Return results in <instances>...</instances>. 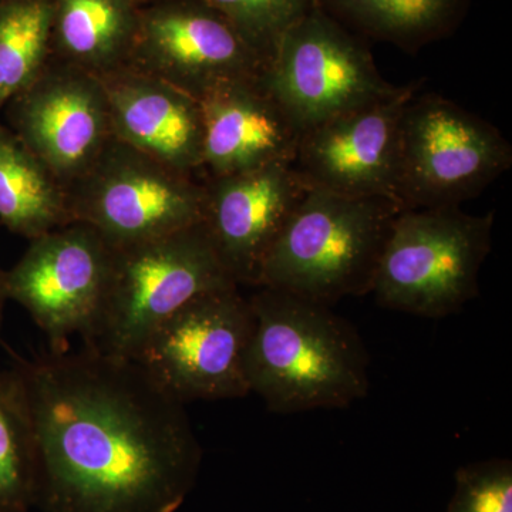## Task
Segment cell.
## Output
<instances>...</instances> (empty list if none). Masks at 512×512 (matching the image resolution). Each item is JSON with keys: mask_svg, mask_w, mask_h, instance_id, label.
Listing matches in <instances>:
<instances>
[{"mask_svg": "<svg viewBox=\"0 0 512 512\" xmlns=\"http://www.w3.org/2000/svg\"><path fill=\"white\" fill-rule=\"evenodd\" d=\"M37 443L35 508L43 512H177L202 448L185 404L134 360L47 350L15 365Z\"/></svg>", "mask_w": 512, "mask_h": 512, "instance_id": "1", "label": "cell"}, {"mask_svg": "<svg viewBox=\"0 0 512 512\" xmlns=\"http://www.w3.org/2000/svg\"><path fill=\"white\" fill-rule=\"evenodd\" d=\"M247 353L249 392L276 414L345 409L370 389V357L359 332L328 305L258 286Z\"/></svg>", "mask_w": 512, "mask_h": 512, "instance_id": "2", "label": "cell"}, {"mask_svg": "<svg viewBox=\"0 0 512 512\" xmlns=\"http://www.w3.org/2000/svg\"><path fill=\"white\" fill-rule=\"evenodd\" d=\"M400 211L387 198L345 197L309 188L266 256L258 286L328 306L369 295Z\"/></svg>", "mask_w": 512, "mask_h": 512, "instance_id": "3", "label": "cell"}, {"mask_svg": "<svg viewBox=\"0 0 512 512\" xmlns=\"http://www.w3.org/2000/svg\"><path fill=\"white\" fill-rule=\"evenodd\" d=\"M229 288L239 286L202 222L114 249L99 320L84 346L133 360L156 329L192 299Z\"/></svg>", "mask_w": 512, "mask_h": 512, "instance_id": "4", "label": "cell"}, {"mask_svg": "<svg viewBox=\"0 0 512 512\" xmlns=\"http://www.w3.org/2000/svg\"><path fill=\"white\" fill-rule=\"evenodd\" d=\"M494 214L461 207L400 211L377 266L372 295L390 311L443 319L480 293Z\"/></svg>", "mask_w": 512, "mask_h": 512, "instance_id": "5", "label": "cell"}, {"mask_svg": "<svg viewBox=\"0 0 512 512\" xmlns=\"http://www.w3.org/2000/svg\"><path fill=\"white\" fill-rule=\"evenodd\" d=\"M512 146L490 121L437 93L414 94L400 120V210L461 207L510 171Z\"/></svg>", "mask_w": 512, "mask_h": 512, "instance_id": "6", "label": "cell"}, {"mask_svg": "<svg viewBox=\"0 0 512 512\" xmlns=\"http://www.w3.org/2000/svg\"><path fill=\"white\" fill-rule=\"evenodd\" d=\"M261 82L302 134L402 90L380 74L365 39L320 5L285 33Z\"/></svg>", "mask_w": 512, "mask_h": 512, "instance_id": "7", "label": "cell"}, {"mask_svg": "<svg viewBox=\"0 0 512 512\" xmlns=\"http://www.w3.org/2000/svg\"><path fill=\"white\" fill-rule=\"evenodd\" d=\"M254 325L239 288L204 293L165 320L133 360L185 406L242 399L251 394L247 353Z\"/></svg>", "mask_w": 512, "mask_h": 512, "instance_id": "8", "label": "cell"}, {"mask_svg": "<svg viewBox=\"0 0 512 512\" xmlns=\"http://www.w3.org/2000/svg\"><path fill=\"white\" fill-rule=\"evenodd\" d=\"M66 194L70 220L92 225L114 249L174 234L204 218V178L114 138Z\"/></svg>", "mask_w": 512, "mask_h": 512, "instance_id": "9", "label": "cell"}, {"mask_svg": "<svg viewBox=\"0 0 512 512\" xmlns=\"http://www.w3.org/2000/svg\"><path fill=\"white\" fill-rule=\"evenodd\" d=\"M114 249L86 222L70 221L29 241L5 271L8 301L19 303L45 333L49 350L92 335L109 285Z\"/></svg>", "mask_w": 512, "mask_h": 512, "instance_id": "10", "label": "cell"}, {"mask_svg": "<svg viewBox=\"0 0 512 512\" xmlns=\"http://www.w3.org/2000/svg\"><path fill=\"white\" fill-rule=\"evenodd\" d=\"M127 66L200 101L218 87L261 76L264 62L218 10L201 0L140 6Z\"/></svg>", "mask_w": 512, "mask_h": 512, "instance_id": "11", "label": "cell"}, {"mask_svg": "<svg viewBox=\"0 0 512 512\" xmlns=\"http://www.w3.org/2000/svg\"><path fill=\"white\" fill-rule=\"evenodd\" d=\"M2 113L6 126L64 191L93 167L113 140L109 101L99 76L55 59Z\"/></svg>", "mask_w": 512, "mask_h": 512, "instance_id": "12", "label": "cell"}, {"mask_svg": "<svg viewBox=\"0 0 512 512\" xmlns=\"http://www.w3.org/2000/svg\"><path fill=\"white\" fill-rule=\"evenodd\" d=\"M421 84H403L390 99L306 130L292 164L306 185L345 197L394 201L400 120Z\"/></svg>", "mask_w": 512, "mask_h": 512, "instance_id": "13", "label": "cell"}, {"mask_svg": "<svg viewBox=\"0 0 512 512\" xmlns=\"http://www.w3.org/2000/svg\"><path fill=\"white\" fill-rule=\"evenodd\" d=\"M202 224L235 284H259L276 239L299 207L308 185L292 164L204 178Z\"/></svg>", "mask_w": 512, "mask_h": 512, "instance_id": "14", "label": "cell"}, {"mask_svg": "<svg viewBox=\"0 0 512 512\" xmlns=\"http://www.w3.org/2000/svg\"><path fill=\"white\" fill-rule=\"evenodd\" d=\"M200 104L202 178L295 161L301 130L266 90L261 76L218 87Z\"/></svg>", "mask_w": 512, "mask_h": 512, "instance_id": "15", "label": "cell"}, {"mask_svg": "<svg viewBox=\"0 0 512 512\" xmlns=\"http://www.w3.org/2000/svg\"><path fill=\"white\" fill-rule=\"evenodd\" d=\"M114 140L201 177L204 123L200 101L171 84L123 66L99 76Z\"/></svg>", "mask_w": 512, "mask_h": 512, "instance_id": "16", "label": "cell"}, {"mask_svg": "<svg viewBox=\"0 0 512 512\" xmlns=\"http://www.w3.org/2000/svg\"><path fill=\"white\" fill-rule=\"evenodd\" d=\"M52 59L101 76L127 66L138 0H52Z\"/></svg>", "mask_w": 512, "mask_h": 512, "instance_id": "17", "label": "cell"}, {"mask_svg": "<svg viewBox=\"0 0 512 512\" xmlns=\"http://www.w3.org/2000/svg\"><path fill=\"white\" fill-rule=\"evenodd\" d=\"M320 8L362 39L416 55L453 35L473 0H319Z\"/></svg>", "mask_w": 512, "mask_h": 512, "instance_id": "18", "label": "cell"}, {"mask_svg": "<svg viewBox=\"0 0 512 512\" xmlns=\"http://www.w3.org/2000/svg\"><path fill=\"white\" fill-rule=\"evenodd\" d=\"M70 221L62 185L0 120V224L33 241Z\"/></svg>", "mask_w": 512, "mask_h": 512, "instance_id": "19", "label": "cell"}, {"mask_svg": "<svg viewBox=\"0 0 512 512\" xmlns=\"http://www.w3.org/2000/svg\"><path fill=\"white\" fill-rule=\"evenodd\" d=\"M37 443L25 380L0 370V512L35 508Z\"/></svg>", "mask_w": 512, "mask_h": 512, "instance_id": "20", "label": "cell"}, {"mask_svg": "<svg viewBox=\"0 0 512 512\" xmlns=\"http://www.w3.org/2000/svg\"><path fill=\"white\" fill-rule=\"evenodd\" d=\"M52 0H0V113L52 59Z\"/></svg>", "mask_w": 512, "mask_h": 512, "instance_id": "21", "label": "cell"}, {"mask_svg": "<svg viewBox=\"0 0 512 512\" xmlns=\"http://www.w3.org/2000/svg\"><path fill=\"white\" fill-rule=\"evenodd\" d=\"M218 10L252 49L266 60L296 23L320 5L319 0H201Z\"/></svg>", "mask_w": 512, "mask_h": 512, "instance_id": "22", "label": "cell"}, {"mask_svg": "<svg viewBox=\"0 0 512 512\" xmlns=\"http://www.w3.org/2000/svg\"><path fill=\"white\" fill-rule=\"evenodd\" d=\"M446 512H512V463L490 458L458 468Z\"/></svg>", "mask_w": 512, "mask_h": 512, "instance_id": "23", "label": "cell"}, {"mask_svg": "<svg viewBox=\"0 0 512 512\" xmlns=\"http://www.w3.org/2000/svg\"><path fill=\"white\" fill-rule=\"evenodd\" d=\"M8 301L5 291V271L0 269V326H2L3 311H5V303Z\"/></svg>", "mask_w": 512, "mask_h": 512, "instance_id": "24", "label": "cell"}, {"mask_svg": "<svg viewBox=\"0 0 512 512\" xmlns=\"http://www.w3.org/2000/svg\"><path fill=\"white\" fill-rule=\"evenodd\" d=\"M140 2V5H143V3L151 2V0H138Z\"/></svg>", "mask_w": 512, "mask_h": 512, "instance_id": "25", "label": "cell"}]
</instances>
